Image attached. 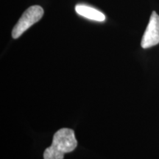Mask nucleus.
<instances>
[{"label":"nucleus","instance_id":"obj_1","mask_svg":"<svg viewBox=\"0 0 159 159\" xmlns=\"http://www.w3.org/2000/svg\"><path fill=\"white\" fill-rule=\"evenodd\" d=\"M77 141L74 130L62 128L54 134L52 143L43 152V159H63L64 155L75 150Z\"/></svg>","mask_w":159,"mask_h":159},{"label":"nucleus","instance_id":"obj_2","mask_svg":"<svg viewBox=\"0 0 159 159\" xmlns=\"http://www.w3.org/2000/svg\"><path fill=\"white\" fill-rule=\"evenodd\" d=\"M43 15V10L41 6L33 5L30 7L20 18L12 31V37L16 39L41 19Z\"/></svg>","mask_w":159,"mask_h":159},{"label":"nucleus","instance_id":"obj_3","mask_svg":"<svg viewBox=\"0 0 159 159\" xmlns=\"http://www.w3.org/2000/svg\"><path fill=\"white\" fill-rule=\"evenodd\" d=\"M159 43V16L153 11L150 16V21L143 35L141 46L148 49Z\"/></svg>","mask_w":159,"mask_h":159},{"label":"nucleus","instance_id":"obj_4","mask_svg":"<svg viewBox=\"0 0 159 159\" xmlns=\"http://www.w3.org/2000/svg\"><path fill=\"white\" fill-rule=\"evenodd\" d=\"M75 11L77 14L81 16H83L86 19L94 20L97 21H104L105 20V16L102 12L94 8V7H89L85 5H77L75 6Z\"/></svg>","mask_w":159,"mask_h":159}]
</instances>
